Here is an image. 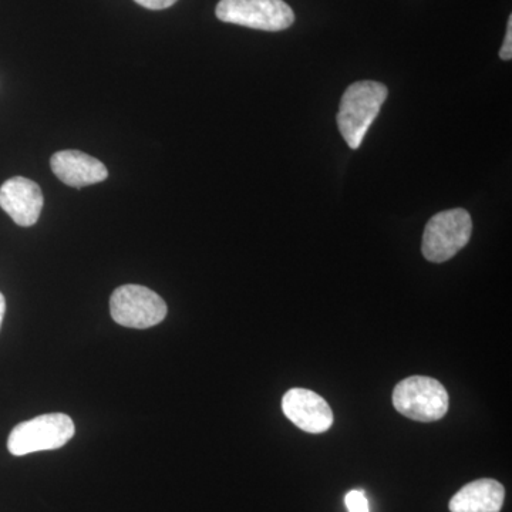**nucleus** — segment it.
I'll return each mask as SVG.
<instances>
[{
  "label": "nucleus",
  "mask_w": 512,
  "mask_h": 512,
  "mask_svg": "<svg viewBox=\"0 0 512 512\" xmlns=\"http://www.w3.org/2000/svg\"><path fill=\"white\" fill-rule=\"evenodd\" d=\"M6 301L3 293L0 292V328H2L3 318H5Z\"/></svg>",
  "instance_id": "4468645a"
},
{
  "label": "nucleus",
  "mask_w": 512,
  "mask_h": 512,
  "mask_svg": "<svg viewBox=\"0 0 512 512\" xmlns=\"http://www.w3.org/2000/svg\"><path fill=\"white\" fill-rule=\"evenodd\" d=\"M389 90L384 84L363 80L350 84L340 100L338 127L352 150L362 146L367 130L379 116Z\"/></svg>",
  "instance_id": "f257e3e1"
},
{
  "label": "nucleus",
  "mask_w": 512,
  "mask_h": 512,
  "mask_svg": "<svg viewBox=\"0 0 512 512\" xmlns=\"http://www.w3.org/2000/svg\"><path fill=\"white\" fill-rule=\"evenodd\" d=\"M138 5L150 10H164L171 8L178 0H134Z\"/></svg>",
  "instance_id": "f8f14e48"
},
{
  "label": "nucleus",
  "mask_w": 512,
  "mask_h": 512,
  "mask_svg": "<svg viewBox=\"0 0 512 512\" xmlns=\"http://www.w3.org/2000/svg\"><path fill=\"white\" fill-rule=\"evenodd\" d=\"M345 504L348 512H370L369 501L362 490H353L346 494Z\"/></svg>",
  "instance_id": "9b49d317"
},
{
  "label": "nucleus",
  "mask_w": 512,
  "mask_h": 512,
  "mask_svg": "<svg viewBox=\"0 0 512 512\" xmlns=\"http://www.w3.org/2000/svg\"><path fill=\"white\" fill-rule=\"evenodd\" d=\"M473 234V221L463 208L439 212L427 222L423 234L424 258L443 264L466 247Z\"/></svg>",
  "instance_id": "7ed1b4c3"
},
{
  "label": "nucleus",
  "mask_w": 512,
  "mask_h": 512,
  "mask_svg": "<svg viewBox=\"0 0 512 512\" xmlns=\"http://www.w3.org/2000/svg\"><path fill=\"white\" fill-rule=\"evenodd\" d=\"M505 500L504 485L491 478H481L464 485L450 500L451 512H500Z\"/></svg>",
  "instance_id": "9d476101"
},
{
  "label": "nucleus",
  "mask_w": 512,
  "mask_h": 512,
  "mask_svg": "<svg viewBox=\"0 0 512 512\" xmlns=\"http://www.w3.org/2000/svg\"><path fill=\"white\" fill-rule=\"evenodd\" d=\"M76 433L73 420L67 414L50 413L23 421L9 434L8 450L22 457L37 451L57 450L73 439Z\"/></svg>",
  "instance_id": "f03ea898"
},
{
  "label": "nucleus",
  "mask_w": 512,
  "mask_h": 512,
  "mask_svg": "<svg viewBox=\"0 0 512 512\" xmlns=\"http://www.w3.org/2000/svg\"><path fill=\"white\" fill-rule=\"evenodd\" d=\"M111 318L131 329H148L163 322L167 305L156 292L141 285H123L110 298Z\"/></svg>",
  "instance_id": "423d86ee"
},
{
  "label": "nucleus",
  "mask_w": 512,
  "mask_h": 512,
  "mask_svg": "<svg viewBox=\"0 0 512 512\" xmlns=\"http://www.w3.org/2000/svg\"><path fill=\"white\" fill-rule=\"evenodd\" d=\"M42 188L25 177H13L0 187V208L12 218L19 227H32L42 214Z\"/></svg>",
  "instance_id": "0eeeda50"
},
{
  "label": "nucleus",
  "mask_w": 512,
  "mask_h": 512,
  "mask_svg": "<svg viewBox=\"0 0 512 512\" xmlns=\"http://www.w3.org/2000/svg\"><path fill=\"white\" fill-rule=\"evenodd\" d=\"M215 15L221 22L264 32H281L295 22L284 0H220Z\"/></svg>",
  "instance_id": "39448f33"
},
{
  "label": "nucleus",
  "mask_w": 512,
  "mask_h": 512,
  "mask_svg": "<svg viewBox=\"0 0 512 512\" xmlns=\"http://www.w3.org/2000/svg\"><path fill=\"white\" fill-rule=\"evenodd\" d=\"M50 167L63 184L73 188L100 184L109 177L106 165L83 151H59L50 158Z\"/></svg>",
  "instance_id": "1a4fd4ad"
},
{
  "label": "nucleus",
  "mask_w": 512,
  "mask_h": 512,
  "mask_svg": "<svg viewBox=\"0 0 512 512\" xmlns=\"http://www.w3.org/2000/svg\"><path fill=\"white\" fill-rule=\"evenodd\" d=\"M282 410L296 427L306 433H325L333 424V413L328 402L312 390H289L282 399Z\"/></svg>",
  "instance_id": "6e6552de"
},
{
  "label": "nucleus",
  "mask_w": 512,
  "mask_h": 512,
  "mask_svg": "<svg viewBox=\"0 0 512 512\" xmlns=\"http://www.w3.org/2000/svg\"><path fill=\"white\" fill-rule=\"evenodd\" d=\"M448 403L447 390L439 380L431 377H407L393 392V406L397 412L421 423L443 419L448 412Z\"/></svg>",
  "instance_id": "20e7f679"
},
{
  "label": "nucleus",
  "mask_w": 512,
  "mask_h": 512,
  "mask_svg": "<svg viewBox=\"0 0 512 512\" xmlns=\"http://www.w3.org/2000/svg\"><path fill=\"white\" fill-rule=\"evenodd\" d=\"M500 57L503 60L512 59V16L508 19L507 35H505L503 47L500 50Z\"/></svg>",
  "instance_id": "ddd939ff"
}]
</instances>
